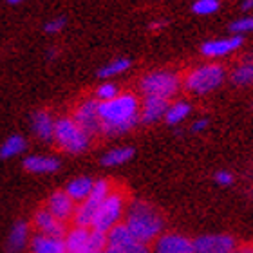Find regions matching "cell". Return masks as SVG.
<instances>
[{"instance_id": "obj_19", "label": "cell", "mask_w": 253, "mask_h": 253, "mask_svg": "<svg viewBox=\"0 0 253 253\" xmlns=\"http://www.w3.org/2000/svg\"><path fill=\"white\" fill-rule=\"evenodd\" d=\"M167 107H169V101L159 100V98H145L139 107V122L147 125L159 122L161 118H165Z\"/></svg>"}, {"instance_id": "obj_31", "label": "cell", "mask_w": 253, "mask_h": 253, "mask_svg": "<svg viewBox=\"0 0 253 253\" xmlns=\"http://www.w3.org/2000/svg\"><path fill=\"white\" fill-rule=\"evenodd\" d=\"M215 181L222 186H230L233 183V174L228 170H219V172H215Z\"/></svg>"}, {"instance_id": "obj_8", "label": "cell", "mask_w": 253, "mask_h": 253, "mask_svg": "<svg viewBox=\"0 0 253 253\" xmlns=\"http://www.w3.org/2000/svg\"><path fill=\"white\" fill-rule=\"evenodd\" d=\"M98 101L94 98H85L74 107L73 114V122L82 128V130L87 134V136L92 139V137L100 136L101 134V120L100 114H98Z\"/></svg>"}, {"instance_id": "obj_37", "label": "cell", "mask_w": 253, "mask_h": 253, "mask_svg": "<svg viewBox=\"0 0 253 253\" xmlns=\"http://www.w3.org/2000/svg\"><path fill=\"white\" fill-rule=\"evenodd\" d=\"M107 253H118V252H114V250H107Z\"/></svg>"}, {"instance_id": "obj_23", "label": "cell", "mask_w": 253, "mask_h": 253, "mask_svg": "<svg viewBox=\"0 0 253 253\" xmlns=\"http://www.w3.org/2000/svg\"><path fill=\"white\" fill-rule=\"evenodd\" d=\"M27 148V139L20 134H11L2 141L0 145V159H11L20 156L22 152H26Z\"/></svg>"}, {"instance_id": "obj_32", "label": "cell", "mask_w": 253, "mask_h": 253, "mask_svg": "<svg viewBox=\"0 0 253 253\" xmlns=\"http://www.w3.org/2000/svg\"><path fill=\"white\" fill-rule=\"evenodd\" d=\"M206 126H208V120H206V118H201V120L192 123V132H203Z\"/></svg>"}, {"instance_id": "obj_29", "label": "cell", "mask_w": 253, "mask_h": 253, "mask_svg": "<svg viewBox=\"0 0 253 253\" xmlns=\"http://www.w3.org/2000/svg\"><path fill=\"white\" fill-rule=\"evenodd\" d=\"M230 31L232 35H244V33H253V16H243V18H237L230 24Z\"/></svg>"}, {"instance_id": "obj_14", "label": "cell", "mask_w": 253, "mask_h": 253, "mask_svg": "<svg viewBox=\"0 0 253 253\" xmlns=\"http://www.w3.org/2000/svg\"><path fill=\"white\" fill-rule=\"evenodd\" d=\"M244 38L237 37V35H230L226 38H215V40H208L201 45V53L206 58H221V56H228L230 53H235L237 49H241Z\"/></svg>"}, {"instance_id": "obj_7", "label": "cell", "mask_w": 253, "mask_h": 253, "mask_svg": "<svg viewBox=\"0 0 253 253\" xmlns=\"http://www.w3.org/2000/svg\"><path fill=\"white\" fill-rule=\"evenodd\" d=\"M114 185L109 179H96L92 192L84 203L76 205V211L73 217V224L76 228H90L92 219H94L96 211L100 208V205L105 201V197L112 192Z\"/></svg>"}, {"instance_id": "obj_35", "label": "cell", "mask_w": 253, "mask_h": 253, "mask_svg": "<svg viewBox=\"0 0 253 253\" xmlns=\"http://www.w3.org/2000/svg\"><path fill=\"white\" fill-rule=\"evenodd\" d=\"M163 26H165V22H154V24L150 27H152V29H161Z\"/></svg>"}, {"instance_id": "obj_3", "label": "cell", "mask_w": 253, "mask_h": 253, "mask_svg": "<svg viewBox=\"0 0 253 253\" xmlns=\"http://www.w3.org/2000/svg\"><path fill=\"white\" fill-rule=\"evenodd\" d=\"M226 80V69L221 63H203L190 69L183 78L185 89L192 94H208L219 89Z\"/></svg>"}, {"instance_id": "obj_28", "label": "cell", "mask_w": 253, "mask_h": 253, "mask_svg": "<svg viewBox=\"0 0 253 253\" xmlns=\"http://www.w3.org/2000/svg\"><path fill=\"white\" fill-rule=\"evenodd\" d=\"M219 5H221L219 0H197V2H194V5H192V11H194L195 15L208 16V15H213V13L219 9Z\"/></svg>"}, {"instance_id": "obj_26", "label": "cell", "mask_w": 253, "mask_h": 253, "mask_svg": "<svg viewBox=\"0 0 253 253\" xmlns=\"http://www.w3.org/2000/svg\"><path fill=\"white\" fill-rule=\"evenodd\" d=\"M132 65V60L130 58H116L112 60V62L105 63L103 67L98 69V78L101 80H107V78H114L118 74L125 73L126 69Z\"/></svg>"}, {"instance_id": "obj_16", "label": "cell", "mask_w": 253, "mask_h": 253, "mask_svg": "<svg viewBox=\"0 0 253 253\" xmlns=\"http://www.w3.org/2000/svg\"><path fill=\"white\" fill-rule=\"evenodd\" d=\"M54 123H56V118L49 111L40 109V111H35L31 114V128L40 141H45V143L53 141Z\"/></svg>"}, {"instance_id": "obj_5", "label": "cell", "mask_w": 253, "mask_h": 253, "mask_svg": "<svg viewBox=\"0 0 253 253\" xmlns=\"http://www.w3.org/2000/svg\"><path fill=\"white\" fill-rule=\"evenodd\" d=\"M183 80L174 71H152L139 80V90L145 98H159L169 101L179 92Z\"/></svg>"}, {"instance_id": "obj_9", "label": "cell", "mask_w": 253, "mask_h": 253, "mask_svg": "<svg viewBox=\"0 0 253 253\" xmlns=\"http://www.w3.org/2000/svg\"><path fill=\"white\" fill-rule=\"evenodd\" d=\"M194 253H233L239 244L230 233H206L192 239Z\"/></svg>"}, {"instance_id": "obj_4", "label": "cell", "mask_w": 253, "mask_h": 253, "mask_svg": "<svg viewBox=\"0 0 253 253\" xmlns=\"http://www.w3.org/2000/svg\"><path fill=\"white\" fill-rule=\"evenodd\" d=\"M126 194L123 190L112 188V192L105 197V201L100 205L98 211H96L90 230L100 233H109L114 226L122 224L123 217L126 211Z\"/></svg>"}, {"instance_id": "obj_25", "label": "cell", "mask_w": 253, "mask_h": 253, "mask_svg": "<svg viewBox=\"0 0 253 253\" xmlns=\"http://www.w3.org/2000/svg\"><path fill=\"white\" fill-rule=\"evenodd\" d=\"M192 112V105L188 101H174V103H169L167 107V112H165V122L169 125H179L181 122H185L186 118L190 116Z\"/></svg>"}, {"instance_id": "obj_38", "label": "cell", "mask_w": 253, "mask_h": 253, "mask_svg": "<svg viewBox=\"0 0 253 253\" xmlns=\"http://www.w3.org/2000/svg\"><path fill=\"white\" fill-rule=\"evenodd\" d=\"M98 253H107V250H105V252H98Z\"/></svg>"}, {"instance_id": "obj_20", "label": "cell", "mask_w": 253, "mask_h": 253, "mask_svg": "<svg viewBox=\"0 0 253 253\" xmlns=\"http://www.w3.org/2000/svg\"><path fill=\"white\" fill-rule=\"evenodd\" d=\"M92 186H94V179H92V177L80 175V177H74V179L69 181L67 185H65V188H63V192H65L76 205H80V203H84L90 195Z\"/></svg>"}, {"instance_id": "obj_1", "label": "cell", "mask_w": 253, "mask_h": 253, "mask_svg": "<svg viewBox=\"0 0 253 253\" xmlns=\"http://www.w3.org/2000/svg\"><path fill=\"white\" fill-rule=\"evenodd\" d=\"M139 98L134 92H120L111 101L98 105L101 134L109 137L122 136L139 123Z\"/></svg>"}, {"instance_id": "obj_15", "label": "cell", "mask_w": 253, "mask_h": 253, "mask_svg": "<svg viewBox=\"0 0 253 253\" xmlns=\"http://www.w3.org/2000/svg\"><path fill=\"white\" fill-rule=\"evenodd\" d=\"M31 241V226L26 221H16L11 228L7 241H5V252L7 253H22L26 248H29Z\"/></svg>"}, {"instance_id": "obj_10", "label": "cell", "mask_w": 253, "mask_h": 253, "mask_svg": "<svg viewBox=\"0 0 253 253\" xmlns=\"http://www.w3.org/2000/svg\"><path fill=\"white\" fill-rule=\"evenodd\" d=\"M107 250H114L118 253H150L147 244L137 243L123 222L107 233Z\"/></svg>"}, {"instance_id": "obj_13", "label": "cell", "mask_w": 253, "mask_h": 253, "mask_svg": "<svg viewBox=\"0 0 253 253\" xmlns=\"http://www.w3.org/2000/svg\"><path fill=\"white\" fill-rule=\"evenodd\" d=\"M43 208H47V211H51L58 221L67 224L69 221H73L74 211H76V203L63 190H54L53 194L47 197Z\"/></svg>"}, {"instance_id": "obj_36", "label": "cell", "mask_w": 253, "mask_h": 253, "mask_svg": "<svg viewBox=\"0 0 253 253\" xmlns=\"http://www.w3.org/2000/svg\"><path fill=\"white\" fill-rule=\"evenodd\" d=\"M7 4H11V5H18V4H20V0H7Z\"/></svg>"}, {"instance_id": "obj_18", "label": "cell", "mask_w": 253, "mask_h": 253, "mask_svg": "<svg viewBox=\"0 0 253 253\" xmlns=\"http://www.w3.org/2000/svg\"><path fill=\"white\" fill-rule=\"evenodd\" d=\"M22 167L29 174H53L60 169V159L53 156H40V154H31L24 158Z\"/></svg>"}, {"instance_id": "obj_6", "label": "cell", "mask_w": 253, "mask_h": 253, "mask_svg": "<svg viewBox=\"0 0 253 253\" xmlns=\"http://www.w3.org/2000/svg\"><path fill=\"white\" fill-rule=\"evenodd\" d=\"M90 139L71 116H60L54 123L53 143L67 154H82L90 147Z\"/></svg>"}, {"instance_id": "obj_34", "label": "cell", "mask_w": 253, "mask_h": 253, "mask_svg": "<svg viewBox=\"0 0 253 253\" xmlns=\"http://www.w3.org/2000/svg\"><path fill=\"white\" fill-rule=\"evenodd\" d=\"M253 7V0H244L243 4H241V9H244V11H250Z\"/></svg>"}, {"instance_id": "obj_30", "label": "cell", "mask_w": 253, "mask_h": 253, "mask_svg": "<svg viewBox=\"0 0 253 253\" xmlns=\"http://www.w3.org/2000/svg\"><path fill=\"white\" fill-rule=\"evenodd\" d=\"M65 24H67L65 16H56V18L47 20L43 24V31L47 33V35H56V33H60L65 27Z\"/></svg>"}, {"instance_id": "obj_27", "label": "cell", "mask_w": 253, "mask_h": 253, "mask_svg": "<svg viewBox=\"0 0 253 253\" xmlns=\"http://www.w3.org/2000/svg\"><path fill=\"white\" fill-rule=\"evenodd\" d=\"M120 94V87L112 82H103L101 85H98L94 90V100L98 103H105V101L114 100L116 96Z\"/></svg>"}, {"instance_id": "obj_33", "label": "cell", "mask_w": 253, "mask_h": 253, "mask_svg": "<svg viewBox=\"0 0 253 253\" xmlns=\"http://www.w3.org/2000/svg\"><path fill=\"white\" fill-rule=\"evenodd\" d=\"M233 253H253V243L241 244V246H237V248L233 250Z\"/></svg>"}, {"instance_id": "obj_11", "label": "cell", "mask_w": 253, "mask_h": 253, "mask_svg": "<svg viewBox=\"0 0 253 253\" xmlns=\"http://www.w3.org/2000/svg\"><path fill=\"white\" fill-rule=\"evenodd\" d=\"M33 228L37 230V233L40 235H47V237H54V239H63L67 235L69 228L65 222L58 221L56 217L47 211V208H38L35 213H33Z\"/></svg>"}, {"instance_id": "obj_21", "label": "cell", "mask_w": 253, "mask_h": 253, "mask_svg": "<svg viewBox=\"0 0 253 253\" xmlns=\"http://www.w3.org/2000/svg\"><path fill=\"white\" fill-rule=\"evenodd\" d=\"M29 252L31 253H65V244H63V239H54V237H47V235L35 233V235H31V241H29Z\"/></svg>"}, {"instance_id": "obj_12", "label": "cell", "mask_w": 253, "mask_h": 253, "mask_svg": "<svg viewBox=\"0 0 253 253\" xmlns=\"http://www.w3.org/2000/svg\"><path fill=\"white\" fill-rule=\"evenodd\" d=\"M154 253H194L192 239L177 232L161 233L154 241Z\"/></svg>"}, {"instance_id": "obj_24", "label": "cell", "mask_w": 253, "mask_h": 253, "mask_svg": "<svg viewBox=\"0 0 253 253\" xmlns=\"http://www.w3.org/2000/svg\"><path fill=\"white\" fill-rule=\"evenodd\" d=\"M132 158H134L132 147H116L112 150H107L101 156V165L103 167H120V165H125L126 161H130Z\"/></svg>"}, {"instance_id": "obj_17", "label": "cell", "mask_w": 253, "mask_h": 253, "mask_svg": "<svg viewBox=\"0 0 253 253\" xmlns=\"http://www.w3.org/2000/svg\"><path fill=\"white\" fill-rule=\"evenodd\" d=\"M65 253H92L90 252V228L73 226L63 237Z\"/></svg>"}, {"instance_id": "obj_22", "label": "cell", "mask_w": 253, "mask_h": 253, "mask_svg": "<svg viewBox=\"0 0 253 253\" xmlns=\"http://www.w3.org/2000/svg\"><path fill=\"white\" fill-rule=\"evenodd\" d=\"M233 85L237 87H248L253 85V54H246L241 62L233 67L232 74H230Z\"/></svg>"}, {"instance_id": "obj_2", "label": "cell", "mask_w": 253, "mask_h": 253, "mask_svg": "<svg viewBox=\"0 0 253 253\" xmlns=\"http://www.w3.org/2000/svg\"><path fill=\"white\" fill-rule=\"evenodd\" d=\"M123 224L137 243L148 246L163 233L165 219L158 208L147 201H132L126 206Z\"/></svg>"}]
</instances>
